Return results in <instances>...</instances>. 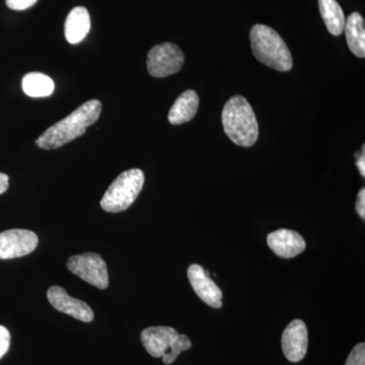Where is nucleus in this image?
<instances>
[{
	"mask_svg": "<svg viewBox=\"0 0 365 365\" xmlns=\"http://www.w3.org/2000/svg\"><path fill=\"white\" fill-rule=\"evenodd\" d=\"M102 112L98 100H91L79 106L69 116L49 127L36 140V145L43 150H56L86 133V129L98 121Z\"/></svg>",
	"mask_w": 365,
	"mask_h": 365,
	"instance_id": "f257e3e1",
	"label": "nucleus"
},
{
	"mask_svg": "<svg viewBox=\"0 0 365 365\" xmlns=\"http://www.w3.org/2000/svg\"><path fill=\"white\" fill-rule=\"evenodd\" d=\"M222 125L232 143L251 148L258 140L259 126L253 108L242 96H234L222 110Z\"/></svg>",
	"mask_w": 365,
	"mask_h": 365,
	"instance_id": "f03ea898",
	"label": "nucleus"
},
{
	"mask_svg": "<svg viewBox=\"0 0 365 365\" xmlns=\"http://www.w3.org/2000/svg\"><path fill=\"white\" fill-rule=\"evenodd\" d=\"M255 57L275 71H289L294 66L292 53L279 34L270 26L256 25L250 32Z\"/></svg>",
	"mask_w": 365,
	"mask_h": 365,
	"instance_id": "7ed1b4c3",
	"label": "nucleus"
},
{
	"mask_svg": "<svg viewBox=\"0 0 365 365\" xmlns=\"http://www.w3.org/2000/svg\"><path fill=\"white\" fill-rule=\"evenodd\" d=\"M144 185V174L139 169L122 173L112 182L101 200V206L107 212L117 213L130 207L140 194Z\"/></svg>",
	"mask_w": 365,
	"mask_h": 365,
	"instance_id": "20e7f679",
	"label": "nucleus"
},
{
	"mask_svg": "<svg viewBox=\"0 0 365 365\" xmlns=\"http://www.w3.org/2000/svg\"><path fill=\"white\" fill-rule=\"evenodd\" d=\"M67 268L98 289H106L109 287L107 265L98 254L85 253L72 256L67 261Z\"/></svg>",
	"mask_w": 365,
	"mask_h": 365,
	"instance_id": "39448f33",
	"label": "nucleus"
},
{
	"mask_svg": "<svg viewBox=\"0 0 365 365\" xmlns=\"http://www.w3.org/2000/svg\"><path fill=\"white\" fill-rule=\"evenodd\" d=\"M184 60V53L176 44L155 46L148 54V73L153 78H167L181 71Z\"/></svg>",
	"mask_w": 365,
	"mask_h": 365,
	"instance_id": "423d86ee",
	"label": "nucleus"
},
{
	"mask_svg": "<svg viewBox=\"0 0 365 365\" xmlns=\"http://www.w3.org/2000/svg\"><path fill=\"white\" fill-rule=\"evenodd\" d=\"M38 244V235L31 230L14 228L0 232V259L9 260L26 256L37 248Z\"/></svg>",
	"mask_w": 365,
	"mask_h": 365,
	"instance_id": "0eeeda50",
	"label": "nucleus"
},
{
	"mask_svg": "<svg viewBox=\"0 0 365 365\" xmlns=\"http://www.w3.org/2000/svg\"><path fill=\"white\" fill-rule=\"evenodd\" d=\"M47 299L55 309L72 318L85 323H90L95 318L93 309L88 304L83 300L73 299L64 288L57 285L50 287L47 292Z\"/></svg>",
	"mask_w": 365,
	"mask_h": 365,
	"instance_id": "6e6552de",
	"label": "nucleus"
},
{
	"mask_svg": "<svg viewBox=\"0 0 365 365\" xmlns=\"http://www.w3.org/2000/svg\"><path fill=\"white\" fill-rule=\"evenodd\" d=\"M307 329L302 319H294L285 329L281 338L283 353L289 361L299 362L307 351Z\"/></svg>",
	"mask_w": 365,
	"mask_h": 365,
	"instance_id": "1a4fd4ad",
	"label": "nucleus"
},
{
	"mask_svg": "<svg viewBox=\"0 0 365 365\" xmlns=\"http://www.w3.org/2000/svg\"><path fill=\"white\" fill-rule=\"evenodd\" d=\"M188 278L195 294L213 309L222 307V292L200 265L193 264L188 268Z\"/></svg>",
	"mask_w": 365,
	"mask_h": 365,
	"instance_id": "9d476101",
	"label": "nucleus"
},
{
	"mask_svg": "<svg viewBox=\"0 0 365 365\" xmlns=\"http://www.w3.org/2000/svg\"><path fill=\"white\" fill-rule=\"evenodd\" d=\"M269 248L280 258H294L306 250V241L294 230L281 228L269 234L267 237Z\"/></svg>",
	"mask_w": 365,
	"mask_h": 365,
	"instance_id": "9b49d317",
	"label": "nucleus"
},
{
	"mask_svg": "<svg viewBox=\"0 0 365 365\" xmlns=\"http://www.w3.org/2000/svg\"><path fill=\"white\" fill-rule=\"evenodd\" d=\"M179 333L172 327H150L141 333V342L146 351L155 359L163 357L170 350Z\"/></svg>",
	"mask_w": 365,
	"mask_h": 365,
	"instance_id": "f8f14e48",
	"label": "nucleus"
},
{
	"mask_svg": "<svg viewBox=\"0 0 365 365\" xmlns=\"http://www.w3.org/2000/svg\"><path fill=\"white\" fill-rule=\"evenodd\" d=\"M199 97L195 91H184L178 97L169 112V122L172 125H181L191 121L198 111Z\"/></svg>",
	"mask_w": 365,
	"mask_h": 365,
	"instance_id": "ddd939ff",
	"label": "nucleus"
},
{
	"mask_svg": "<svg viewBox=\"0 0 365 365\" xmlns=\"http://www.w3.org/2000/svg\"><path fill=\"white\" fill-rule=\"evenodd\" d=\"M91 30V18L88 9L83 6L74 7L67 16L66 38L71 44H78L85 39Z\"/></svg>",
	"mask_w": 365,
	"mask_h": 365,
	"instance_id": "4468645a",
	"label": "nucleus"
},
{
	"mask_svg": "<svg viewBox=\"0 0 365 365\" xmlns=\"http://www.w3.org/2000/svg\"><path fill=\"white\" fill-rule=\"evenodd\" d=\"M346 40L350 51L359 57H365V24L359 13H352L345 23Z\"/></svg>",
	"mask_w": 365,
	"mask_h": 365,
	"instance_id": "2eb2a0df",
	"label": "nucleus"
},
{
	"mask_svg": "<svg viewBox=\"0 0 365 365\" xmlns=\"http://www.w3.org/2000/svg\"><path fill=\"white\" fill-rule=\"evenodd\" d=\"M319 9L329 33L339 36L344 32L346 19L337 0H319Z\"/></svg>",
	"mask_w": 365,
	"mask_h": 365,
	"instance_id": "dca6fc26",
	"label": "nucleus"
},
{
	"mask_svg": "<svg viewBox=\"0 0 365 365\" xmlns=\"http://www.w3.org/2000/svg\"><path fill=\"white\" fill-rule=\"evenodd\" d=\"M24 93L31 98L49 97L54 91V83L49 76L40 72H31L21 81Z\"/></svg>",
	"mask_w": 365,
	"mask_h": 365,
	"instance_id": "f3484780",
	"label": "nucleus"
},
{
	"mask_svg": "<svg viewBox=\"0 0 365 365\" xmlns=\"http://www.w3.org/2000/svg\"><path fill=\"white\" fill-rule=\"evenodd\" d=\"M191 347V340H190L186 335H180L179 334L177 339L175 340V342L170 346L169 351L163 355V364L168 365L172 364L173 362H175V360L177 359V357L179 356L180 353L186 351V350L190 349Z\"/></svg>",
	"mask_w": 365,
	"mask_h": 365,
	"instance_id": "a211bd4d",
	"label": "nucleus"
},
{
	"mask_svg": "<svg viewBox=\"0 0 365 365\" xmlns=\"http://www.w3.org/2000/svg\"><path fill=\"white\" fill-rule=\"evenodd\" d=\"M345 365H365V344L359 343L353 348Z\"/></svg>",
	"mask_w": 365,
	"mask_h": 365,
	"instance_id": "6ab92c4d",
	"label": "nucleus"
},
{
	"mask_svg": "<svg viewBox=\"0 0 365 365\" xmlns=\"http://www.w3.org/2000/svg\"><path fill=\"white\" fill-rule=\"evenodd\" d=\"M11 346V333L6 327L0 326V359L9 351Z\"/></svg>",
	"mask_w": 365,
	"mask_h": 365,
	"instance_id": "aec40b11",
	"label": "nucleus"
},
{
	"mask_svg": "<svg viewBox=\"0 0 365 365\" xmlns=\"http://www.w3.org/2000/svg\"><path fill=\"white\" fill-rule=\"evenodd\" d=\"M37 1L38 0H6V6L14 11H25Z\"/></svg>",
	"mask_w": 365,
	"mask_h": 365,
	"instance_id": "412c9836",
	"label": "nucleus"
},
{
	"mask_svg": "<svg viewBox=\"0 0 365 365\" xmlns=\"http://www.w3.org/2000/svg\"><path fill=\"white\" fill-rule=\"evenodd\" d=\"M357 213L362 220L365 218V189L360 190L359 196H357L356 205H355Z\"/></svg>",
	"mask_w": 365,
	"mask_h": 365,
	"instance_id": "4be33fe9",
	"label": "nucleus"
},
{
	"mask_svg": "<svg viewBox=\"0 0 365 365\" xmlns=\"http://www.w3.org/2000/svg\"><path fill=\"white\" fill-rule=\"evenodd\" d=\"M9 186V178L4 173H0V194L7 191Z\"/></svg>",
	"mask_w": 365,
	"mask_h": 365,
	"instance_id": "5701e85b",
	"label": "nucleus"
},
{
	"mask_svg": "<svg viewBox=\"0 0 365 365\" xmlns=\"http://www.w3.org/2000/svg\"><path fill=\"white\" fill-rule=\"evenodd\" d=\"M357 168H359L360 175L362 177H365V155L364 150L362 151V155H360L359 158H357Z\"/></svg>",
	"mask_w": 365,
	"mask_h": 365,
	"instance_id": "b1692460",
	"label": "nucleus"
}]
</instances>
